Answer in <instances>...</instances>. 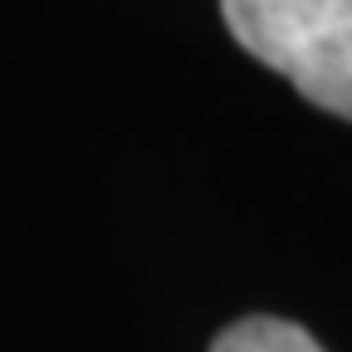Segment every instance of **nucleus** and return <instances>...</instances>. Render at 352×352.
<instances>
[{
    "instance_id": "2",
    "label": "nucleus",
    "mask_w": 352,
    "mask_h": 352,
    "mask_svg": "<svg viewBox=\"0 0 352 352\" xmlns=\"http://www.w3.org/2000/svg\"><path fill=\"white\" fill-rule=\"evenodd\" d=\"M210 352H323V342L289 318H240L210 342Z\"/></svg>"
},
{
    "instance_id": "1",
    "label": "nucleus",
    "mask_w": 352,
    "mask_h": 352,
    "mask_svg": "<svg viewBox=\"0 0 352 352\" xmlns=\"http://www.w3.org/2000/svg\"><path fill=\"white\" fill-rule=\"evenodd\" d=\"M220 15L264 69L352 122V0H220Z\"/></svg>"
}]
</instances>
